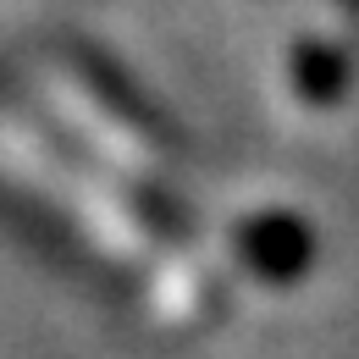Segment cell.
<instances>
[{"label": "cell", "instance_id": "6da1fadb", "mask_svg": "<svg viewBox=\"0 0 359 359\" xmlns=\"http://www.w3.org/2000/svg\"><path fill=\"white\" fill-rule=\"evenodd\" d=\"M238 243H243V260H249L255 271H266L271 282H287L293 271L310 260L304 226L287 222V216H255V222H243Z\"/></svg>", "mask_w": 359, "mask_h": 359}]
</instances>
